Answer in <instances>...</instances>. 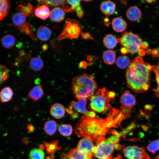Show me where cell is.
Segmentation results:
<instances>
[{"instance_id":"cell-44","label":"cell","mask_w":159,"mask_h":159,"mask_svg":"<svg viewBox=\"0 0 159 159\" xmlns=\"http://www.w3.org/2000/svg\"><path fill=\"white\" fill-rule=\"evenodd\" d=\"M46 159H54V155L50 156V157H48Z\"/></svg>"},{"instance_id":"cell-42","label":"cell","mask_w":159,"mask_h":159,"mask_svg":"<svg viewBox=\"0 0 159 159\" xmlns=\"http://www.w3.org/2000/svg\"><path fill=\"white\" fill-rule=\"evenodd\" d=\"M62 156L63 159H72L68 157L67 155H63Z\"/></svg>"},{"instance_id":"cell-8","label":"cell","mask_w":159,"mask_h":159,"mask_svg":"<svg viewBox=\"0 0 159 159\" xmlns=\"http://www.w3.org/2000/svg\"><path fill=\"white\" fill-rule=\"evenodd\" d=\"M12 21L14 26L21 33L28 36L34 41H37L38 39L33 32L30 22L24 15L16 11L13 16Z\"/></svg>"},{"instance_id":"cell-40","label":"cell","mask_w":159,"mask_h":159,"mask_svg":"<svg viewBox=\"0 0 159 159\" xmlns=\"http://www.w3.org/2000/svg\"><path fill=\"white\" fill-rule=\"evenodd\" d=\"M138 52L139 55L141 56H143L145 54V51L143 49H140Z\"/></svg>"},{"instance_id":"cell-10","label":"cell","mask_w":159,"mask_h":159,"mask_svg":"<svg viewBox=\"0 0 159 159\" xmlns=\"http://www.w3.org/2000/svg\"><path fill=\"white\" fill-rule=\"evenodd\" d=\"M125 156L128 159H150L145 150L136 146H122Z\"/></svg>"},{"instance_id":"cell-26","label":"cell","mask_w":159,"mask_h":159,"mask_svg":"<svg viewBox=\"0 0 159 159\" xmlns=\"http://www.w3.org/2000/svg\"><path fill=\"white\" fill-rule=\"evenodd\" d=\"M10 8L9 1L0 0V21L4 19L8 14Z\"/></svg>"},{"instance_id":"cell-41","label":"cell","mask_w":159,"mask_h":159,"mask_svg":"<svg viewBox=\"0 0 159 159\" xmlns=\"http://www.w3.org/2000/svg\"><path fill=\"white\" fill-rule=\"evenodd\" d=\"M28 130L31 132L33 131L34 130V127L32 125H29L27 126Z\"/></svg>"},{"instance_id":"cell-14","label":"cell","mask_w":159,"mask_h":159,"mask_svg":"<svg viewBox=\"0 0 159 159\" xmlns=\"http://www.w3.org/2000/svg\"><path fill=\"white\" fill-rule=\"evenodd\" d=\"M65 109L61 104L56 103L53 104L50 109V113L54 117L57 119L62 118L65 114Z\"/></svg>"},{"instance_id":"cell-22","label":"cell","mask_w":159,"mask_h":159,"mask_svg":"<svg viewBox=\"0 0 159 159\" xmlns=\"http://www.w3.org/2000/svg\"><path fill=\"white\" fill-rule=\"evenodd\" d=\"M118 42H119V38H116L111 34L107 35L103 39V43L105 46L108 49H113Z\"/></svg>"},{"instance_id":"cell-47","label":"cell","mask_w":159,"mask_h":159,"mask_svg":"<svg viewBox=\"0 0 159 159\" xmlns=\"http://www.w3.org/2000/svg\"><path fill=\"white\" fill-rule=\"evenodd\" d=\"M91 1L90 0H85V1Z\"/></svg>"},{"instance_id":"cell-7","label":"cell","mask_w":159,"mask_h":159,"mask_svg":"<svg viewBox=\"0 0 159 159\" xmlns=\"http://www.w3.org/2000/svg\"><path fill=\"white\" fill-rule=\"evenodd\" d=\"M82 29L81 26L77 21L67 19L62 31L57 37V39L61 41L67 39H77L80 34Z\"/></svg>"},{"instance_id":"cell-20","label":"cell","mask_w":159,"mask_h":159,"mask_svg":"<svg viewBox=\"0 0 159 159\" xmlns=\"http://www.w3.org/2000/svg\"><path fill=\"white\" fill-rule=\"evenodd\" d=\"M44 95L42 86L38 85L34 86L29 92L28 97L33 101H37L40 99Z\"/></svg>"},{"instance_id":"cell-37","label":"cell","mask_w":159,"mask_h":159,"mask_svg":"<svg viewBox=\"0 0 159 159\" xmlns=\"http://www.w3.org/2000/svg\"><path fill=\"white\" fill-rule=\"evenodd\" d=\"M148 150L152 153H155L159 150V139L151 142L147 146Z\"/></svg>"},{"instance_id":"cell-45","label":"cell","mask_w":159,"mask_h":159,"mask_svg":"<svg viewBox=\"0 0 159 159\" xmlns=\"http://www.w3.org/2000/svg\"><path fill=\"white\" fill-rule=\"evenodd\" d=\"M145 1L148 3H151L155 1V0H145Z\"/></svg>"},{"instance_id":"cell-27","label":"cell","mask_w":159,"mask_h":159,"mask_svg":"<svg viewBox=\"0 0 159 159\" xmlns=\"http://www.w3.org/2000/svg\"><path fill=\"white\" fill-rule=\"evenodd\" d=\"M29 65L32 70L37 71H40L43 68L44 64L43 61L40 58L35 57L31 59Z\"/></svg>"},{"instance_id":"cell-5","label":"cell","mask_w":159,"mask_h":159,"mask_svg":"<svg viewBox=\"0 0 159 159\" xmlns=\"http://www.w3.org/2000/svg\"><path fill=\"white\" fill-rule=\"evenodd\" d=\"M115 95L113 92L109 91L106 88L99 89L91 97L89 106L94 112L105 113L108 111L109 106L111 99Z\"/></svg>"},{"instance_id":"cell-33","label":"cell","mask_w":159,"mask_h":159,"mask_svg":"<svg viewBox=\"0 0 159 159\" xmlns=\"http://www.w3.org/2000/svg\"><path fill=\"white\" fill-rule=\"evenodd\" d=\"M60 133L65 137L70 136L72 132V127L70 125L62 124L60 125L58 128Z\"/></svg>"},{"instance_id":"cell-31","label":"cell","mask_w":159,"mask_h":159,"mask_svg":"<svg viewBox=\"0 0 159 159\" xmlns=\"http://www.w3.org/2000/svg\"><path fill=\"white\" fill-rule=\"evenodd\" d=\"M129 58L126 56L122 55L118 57L116 61V64L120 68L125 69L130 64Z\"/></svg>"},{"instance_id":"cell-1","label":"cell","mask_w":159,"mask_h":159,"mask_svg":"<svg viewBox=\"0 0 159 159\" xmlns=\"http://www.w3.org/2000/svg\"><path fill=\"white\" fill-rule=\"evenodd\" d=\"M107 116L103 119L84 116L77 123L74 129L76 134L87 138L96 143L105 138L111 128L121 127V121L124 119L120 110L110 104Z\"/></svg>"},{"instance_id":"cell-9","label":"cell","mask_w":159,"mask_h":159,"mask_svg":"<svg viewBox=\"0 0 159 159\" xmlns=\"http://www.w3.org/2000/svg\"><path fill=\"white\" fill-rule=\"evenodd\" d=\"M120 102V110L124 118H128L130 115L132 108L136 104L135 97L128 91H126L121 95Z\"/></svg>"},{"instance_id":"cell-48","label":"cell","mask_w":159,"mask_h":159,"mask_svg":"<svg viewBox=\"0 0 159 159\" xmlns=\"http://www.w3.org/2000/svg\"><path fill=\"white\" fill-rule=\"evenodd\" d=\"M100 159H109L107 158H101Z\"/></svg>"},{"instance_id":"cell-30","label":"cell","mask_w":159,"mask_h":159,"mask_svg":"<svg viewBox=\"0 0 159 159\" xmlns=\"http://www.w3.org/2000/svg\"><path fill=\"white\" fill-rule=\"evenodd\" d=\"M67 155L72 159H90L79 151L77 148L70 150Z\"/></svg>"},{"instance_id":"cell-19","label":"cell","mask_w":159,"mask_h":159,"mask_svg":"<svg viewBox=\"0 0 159 159\" xmlns=\"http://www.w3.org/2000/svg\"><path fill=\"white\" fill-rule=\"evenodd\" d=\"M65 13L62 9L56 7L54 8L50 11V18L51 20L55 22H60L64 19Z\"/></svg>"},{"instance_id":"cell-18","label":"cell","mask_w":159,"mask_h":159,"mask_svg":"<svg viewBox=\"0 0 159 159\" xmlns=\"http://www.w3.org/2000/svg\"><path fill=\"white\" fill-rule=\"evenodd\" d=\"M50 11L47 5H42L35 8L34 14L35 16L43 20L47 19L50 16Z\"/></svg>"},{"instance_id":"cell-28","label":"cell","mask_w":159,"mask_h":159,"mask_svg":"<svg viewBox=\"0 0 159 159\" xmlns=\"http://www.w3.org/2000/svg\"><path fill=\"white\" fill-rule=\"evenodd\" d=\"M102 58L104 62L106 64L108 65L112 64L115 61V53L112 50H107L103 53Z\"/></svg>"},{"instance_id":"cell-23","label":"cell","mask_w":159,"mask_h":159,"mask_svg":"<svg viewBox=\"0 0 159 159\" xmlns=\"http://www.w3.org/2000/svg\"><path fill=\"white\" fill-rule=\"evenodd\" d=\"M35 8L30 3H28L26 5H19L17 8L16 11L21 13L25 16H32L34 13Z\"/></svg>"},{"instance_id":"cell-32","label":"cell","mask_w":159,"mask_h":159,"mask_svg":"<svg viewBox=\"0 0 159 159\" xmlns=\"http://www.w3.org/2000/svg\"><path fill=\"white\" fill-rule=\"evenodd\" d=\"M44 144L47 153L50 156L54 155L55 152L60 148L58 147L57 141H53L50 143H45Z\"/></svg>"},{"instance_id":"cell-49","label":"cell","mask_w":159,"mask_h":159,"mask_svg":"<svg viewBox=\"0 0 159 159\" xmlns=\"http://www.w3.org/2000/svg\"><path fill=\"white\" fill-rule=\"evenodd\" d=\"M158 65H159V63Z\"/></svg>"},{"instance_id":"cell-34","label":"cell","mask_w":159,"mask_h":159,"mask_svg":"<svg viewBox=\"0 0 159 159\" xmlns=\"http://www.w3.org/2000/svg\"><path fill=\"white\" fill-rule=\"evenodd\" d=\"M44 153L41 149L34 148L30 152L29 155V159H44Z\"/></svg>"},{"instance_id":"cell-2","label":"cell","mask_w":159,"mask_h":159,"mask_svg":"<svg viewBox=\"0 0 159 159\" xmlns=\"http://www.w3.org/2000/svg\"><path fill=\"white\" fill-rule=\"evenodd\" d=\"M153 66L145 63L141 57H137L130 62L126 71L127 87L137 93L148 90L150 86V73Z\"/></svg>"},{"instance_id":"cell-17","label":"cell","mask_w":159,"mask_h":159,"mask_svg":"<svg viewBox=\"0 0 159 159\" xmlns=\"http://www.w3.org/2000/svg\"><path fill=\"white\" fill-rule=\"evenodd\" d=\"M100 9L103 14L106 15L113 14L115 10V4L110 1H106L102 2L100 6Z\"/></svg>"},{"instance_id":"cell-16","label":"cell","mask_w":159,"mask_h":159,"mask_svg":"<svg viewBox=\"0 0 159 159\" xmlns=\"http://www.w3.org/2000/svg\"><path fill=\"white\" fill-rule=\"evenodd\" d=\"M126 15L129 20L132 21H135L141 18L142 13L137 6H132L127 10Z\"/></svg>"},{"instance_id":"cell-43","label":"cell","mask_w":159,"mask_h":159,"mask_svg":"<svg viewBox=\"0 0 159 159\" xmlns=\"http://www.w3.org/2000/svg\"><path fill=\"white\" fill-rule=\"evenodd\" d=\"M122 159V157L120 155H117V156L112 159Z\"/></svg>"},{"instance_id":"cell-46","label":"cell","mask_w":159,"mask_h":159,"mask_svg":"<svg viewBox=\"0 0 159 159\" xmlns=\"http://www.w3.org/2000/svg\"><path fill=\"white\" fill-rule=\"evenodd\" d=\"M146 52L148 54H149L151 52V51L150 49H147L146 50Z\"/></svg>"},{"instance_id":"cell-6","label":"cell","mask_w":159,"mask_h":159,"mask_svg":"<svg viewBox=\"0 0 159 159\" xmlns=\"http://www.w3.org/2000/svg\"><path fill=\"white\" fill-rule=\"evenodd\" d=\"M119 42L127 53H135L140 49L143 41L138 35L126 32L119 38Z\"/></svg>"},{"instance_id":"cell-11","label":"cell","mask_w":159,"mask_h":159,"mask_svg":"<svg viewBox=\"0 0 159 159\" xmlns=\"http://www.w3.org/2000/svg\"><path fill=\"white\" fill-rule=\"evenodd\" d=\"M87 99L81 98L78 101H72L71 102V106L77 112L84 114V116L92 117H95L96 114L93 111L87 110L86 108Z\"/></svg>"},{"instance_id":"cell-39","label":"cell","mask_w":159,"mask_h":159,"mask_svg":"<svg viewBox=\"0 0 159 159\" xmlns=\"http://www.w3.org/2000/svg\"><path fill=\"white\" fill-rule=\"evenodd\" d=\"M148 46V42H143L142 43L141 47L143 49H145Z\"/></svg>"},{"instance_id":"cell-29","label":"cell","mask_w":159,"mask_h":159,"mask_svg":"<svg viewBox=\"0 0 159 159\" xmlns=\"http://www.w3.org/2000/svg\"><path fill=\"white\" fill-rule=\"evenodd\" d=\"M1 44L3 46L6 48L10 49L15 45L16 40L12 35L8 34L4 36L1 39Z\"/></svg>"},{"instance_id":"cell-3","label":"cell","mask_w":159,"mask_h":159,"mask_svg":"<svg viewBox=\"0 0 159 159\" xmlns=\"http://www.w3.org/2000/svg\"><path fill=\"white\" fill-rule=\"evenodd\" d=\"M97 89V84L94 76L91 74L83 73L73 79L72 90L74 96L77 99H90Z\"/></svg>"},{"instance_id":"cell-24","label":"cell","mask_w":159,"mask_h":159,"mask_svg":"<svg viewBox=\"0 0 159 159\" xmlns=\"http://www.w3.org/2000/svg\"><path fill=\"white\" fill-rule=\"evenodd\" d=\"M13 95L12 89L10 87H6L0 92V100L2 102H7L11 100Z\"/></svg>"},{"instance_id":"cell-38","label":"cell","mask_w":159,"mask_h":159,"mask_svg":"<svg viewBox=\"0 0 159 159\" xmlns=\"http://www.w3.org/2000/svg\"><path fill=\"white\" fill-rule=\"evenodd\" d=\"M151 52L153 57L159 56V49H154L152 50Z\"/></svg>"},{"instance_id":"cell-21","label":"cell","mask_w":159,"mask_h":159,"mask_svg":"<svg viewBox=\"0 0 159 159\" xmlns=\"http://www.w3.org/2000/svg\"><path fill=\"white\" fill-rule=\"evenodd\" d=\"M112 25L114 30L117 32H121L124 31L127 26L125 21L120 17L114 18L112 22Z\"/></svg>"},{"instance_id":"cell-13","label":"cell","mask_w":159,"mask_h":159,"mask_svg":"<svg viewBox=\"0 0 159 159\" xmlns=\"http://www.w3.org/2000/svg\"><path fill=\"white\" fill-rule=\"evenodd\" d=\"M94 147L91 140L85 138L79 141L77 148L90 159H92L93 154L92 149Z\"/></svg>"},{"instance_id":"cell-36","label":"cell","mask_w":159,"mask_h":159,"mask_svg":"<svg viewBox=\"0 0 159 159\" xmlns=\"http://www.w3.org/2000/svg\"><path fill=\"white\" fill-rule=\"evenodd\" d=\"M8 70L6 67L0 64V85L7 79Z\"/></svg>"},{"instance_id":"cell-12","label":"cell","mask_w":159,"mask_h":159,"mask_svg":"<svg viewBox=\"0 0 159 159\" xmlns=\"http://www.w3.org/2000/svg\"><path fill=\"white\" fill-rule=\"evenodd\" d=\"M80 0H66L61 6V9L67 12H76L77 16L82 18L84 12L80 4Z\"/></svg>"},{"instance_id":"cell-4","label":"cell","mask_w":159,"mask_h":159,"mask_svg":"<svg viewBox=\"0 0 159 159\" xmlns=\"http://www.w3.org/2000/svg\"><path fill=\"white\" fill-rule=\"evenodd\" d=\"M118 133L106 139L102 140L96 143L92 149L95 156L100 159L107 158L111 159L112 153L115 149H119L121 145L118 144L119 140Z\"/></svg>"},{"instance_id":"cell-35","label":"cell","mask_w":159,"mask_h":159,"mask_svg":"<svg viewBox=\"0 0 159 159\" xmlns=\"http://www.w3.org/2000/svg\"><path fill=\"white\" fill-rule=\"evenodd\" d=\"M66 0H39L38 1L42 5H45L48 7H56L60 5L64 4Z\"/></svg>"},{"instance_id":"cell-25","label":"cell","mask_w":159,"mask_h":159,"mask_svg":"<svg viewBox=\"0 0 159 159\" xmlns=\"http://www.w3.org/2000/svg\"><path fill=\"white\" fill-rule=\"evenodd\" d=\"M57 127L56 122L53 120L47 121L44 126V129L46 134L52 136L56 132Z\"/></svg>"},{"instance_id":"cell-15","label":"cell","mask_w":159,"mask_h":159,"mask_svg":"<svg viewBox=\"0 0 159 159\" xmlns=\"http://www.w3.org/2000/svg\"><path fill=\"white\" fill-rule=\"evenodd\" d=\"M52 34L51 29L44 26H41L39 27L37 29L36 36L39 40L46 41L49 39Z\"/></svg>"}]
</instances>
